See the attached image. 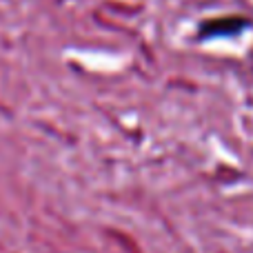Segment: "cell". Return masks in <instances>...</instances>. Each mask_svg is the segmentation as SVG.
Masks as SVG:
<instances>
[{
  "label": "cell",
  "instance_id": "6da1fadb",
  "mask_svg": "<svg viewBox=\"0 0 253 253\" xmlns=\"http://www.w3.org/2000/svg\"><path fill=\"white\" fill-rule=\"evenodd\" d=\"M242 27H247L245 20H218V22H209V25L202 27V36H215V34H236Z\"/></svg>",
  "mask_w": 253,
  "mask_h": 253
}]
</instances>
